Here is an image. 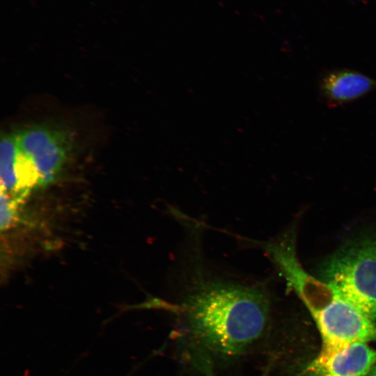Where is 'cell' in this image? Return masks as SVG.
I'll return each mask as SVG.
<instances>
[{"mask_svg": "<svg viewBox=\"0 0 376 376\" xmlns=\"http://www.w3.org/2000/svg\"><path fill=\"white\" fill-rule=\"evenodd\" d=\"M177 311L185 354L204 370L234 362L267 331L269 293L262 284L212 274L198 267L187 279Z\"/></svg>", "mask_w": 376, "mask_h": 376, "instance_id": "cell-1", "label": "cell"}, {"mask_svg": "<svg viewBox=\"0 0 376 376\" xmlns=\"http://www.w3.org/2000/svg\"><path fill=\"white\" fill-rule=\"evenodd\" d=\"M268 258L308 307L316 322L322 340L318 358L329 357L354 343L376 340L375 322L326 283L306 272L297 258L295 242L274 244Z\"/></svg>", "mask_w": 376, "mask_h": 376, "instance_id": "cell-2", "label": "cell"}, {"mask_svg": "<svg viewBox=\"0 0 376 376\" xmlns=\"http://www.w3.org/2000/svg\"><path fill=\"white\" fill-rule=\"evenodd\" d=\"M320 280L375 322L376 240L345 244L324 262Z\"/></svg>", "mask_w": 376, "mask_h": 376, "instance_id": "cell-3", "label": "cell"}, {"mask_svg": "<svg viewBox=\"0 0 376 376\" xmlns=\"http://www.w3.org/2000/svg\"><path fill=\"white\" fill-rule=\"evenodd\" d=\"M19 149L38 175L40 187L59 176L70 152V139L60 129L33 125L15 132Z\"/></svg>", "mask_w": 376, "mask_h": 376, "instance_id": "cell-4", "label": "cell"}, {"mask_svg": "<svg viewBox=\"0 0 376 376\" xmlns=\"http://www.w3.org/2000/svg\"><path fill=\"white\" fill-rule=\"evenodd\" d=\"M376 363V349L366 343L352 344L325 358L316 357L310 376H367Z\"/></svg>", "mask_w": 376, "mask_h": 376, "instance_id": "cell-5", "label": "cell"}, {"mask_svg": "<svg viewBox=\"0 0 376 376\" xmlns=\"http://www.w3.org/2000/svg\"><path fill=\"white\" fill-rule=\"evenodd\" d=\"M375 89L376 80L348 69L330 72L320 82L322 96L333 107L355 100Z\"/></svg>", "mask_w": 376, "mask_h": 376, "instance_id": "cell-6", "label": "cell"}, {"mask_svg": "<svg viewBox=\"0 0 376 376\" xmlns=\"http://www.w3.org/2000/svg\"><path fill=\"white\" fill-rule=\"evenodd\" d=\"M20 203L1 191V230L8 229L18 220L17 209Z\"/></svg>", "mask_w": 376, "mask_h": 376, "instance_id": "cell-7", "label": "cell"}, {"mask_svg": "<svg viewBox=\"0 0 376 376\" xmlns=\"http://www.w3.org/2000/svg\"><path fill=\"white\" fill-rule=\"evenodd\" d=\"M367 376H376V363L371 368Z\"/></svg>", "mask_w": 376, "mask_h": 376, "instance_id": "cell-8", "label": "cell"}]
</instances>
